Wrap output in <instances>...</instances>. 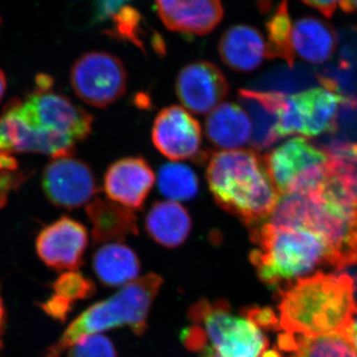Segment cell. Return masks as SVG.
<instances>
[{
  "mask_svg": "<svg viewBox=\"0 0 357 357\" xmlns=\"http://www.w3.org/2000/svg\"><path fill=\"white\" fill-rule=\"evenodd\" d=\"M344 338L357 351V314L354 317V319H352L351 325L349 326V331H347Z\"/></svg>",
  "mask_w": 357,
  "mask_h": 357,
  "instance_id": "obj_32",
  "label": "cell"
},
{
  "mask_svg": "<svg viewBox=\"0 0 357 357\" xmlns=\"http://www.w3.org/2000/svg\"><path fill=\"white\" fill-rule=\"evenodd\" d=\"M206 177L215 203L249 227L266 222L280 198L264 159L255 150L211 155Z\"/></svg>",
  "mask_w": 357,
  "mask_h": 357,
  "instance_id": "obj_5",
  "label": "cell"
},
{
  "mask_svg": "<svg viewBox=\"0 0 357 357\" xmlns=\"http://www.w3.org/2000/svg\"><path fill=\"white\" fill-rule=\"evenodd\" d=\"M267 222L318 232L330 246L335 270L357 263V196L331 170L317 189L282 195Z\"/></svg>",
  "mask_w": 357,
  "mask_h": 357,
  "instance_id": "obj_2",
  "label": "cell"
},
{
  "mask_svg": "<svg viewBox=\"0 0 357 357\" xmlns=\"http://www.w3.org/2000/svg\"><path fill=\"white\" fill-rule=\"evenodd\" d=\"M53 293L48 300L40 304L47 316L57 321H64L74 305L88 299L95 293V284L77 271L63 273L52 285Z\"/></svg>",
  "mask_w": 357,
  "mask_h": 357,
  "instance_id": "obj_24",
  "label": "cell"
},
{
  "mask_svg": "<svg viewBox=\"0 0 357 357\" xmlns=\"http://www.w3.org/2000/svg\"><path fill=\"white\" fill-rule=\"evenodd\" d=\"M70 84L86 105L105 109L126 93L128 73L121 61L112 54L89 52L73 65Z\"/></svg>",
  "mask_w": 357,
  "mask_h": 357,
  "instance_id": "obj_10",
  "label": "cell"
},
{
  "mask_svg": "<svg viewBox=\"0 0 357 357\" xmlns=\"http://www.w3.org/2000/svg\"><path fill=\"white\" fill-rule=\"evenodd\" d=\"M294 337L295 344L291 357H357L354 347L340 335Z\"/></svg>",
  "mask_w": 357,
  "mask_h": 357,
  "instance_id": "obj_27",
  "label": "cell"
},
{
  "mask_svg": "<svg viewBox=\"0 0 357 357\" xmlns=\"http://www.w3.org/2000/svg\"><path fill=\"white\" fill-rule=\"evenodd\" d=\"M91 223L93 243H121L126 237L138 236V220L133 210L110 201L96 198L86 206Z\"/></svg>",
  "mask_w": 357,
  "mask_h": 357,
  "instance_id": "obj_18",
  "label": "cell"
},
{
  "mask_svg": "<svg viewBox=\"0 0 357 357\" xmlns=\"http://www.w3.org/2000/svg\"><path fill=\"white\" fill-rule=\"evenodd\" d=\"M356 290L347 273L319 271L300 279L279 293V330L303 337H344L357 314Z\"/></svg>",
  "mask_w": 357,
  "mask_h": 357,
  "instance_id": "obj_3",
  "label": "cell"
},
{
  "mask_svg": "<svg viewBox=\"0 0 357 357\" xmlns=\"http://www.w3.org/2000/svg\"><path fill=\"white\" fill-rule=\"evenodd\" d=\"M253 248L249 259L260 280L280 293L300 279L333 268L332 251L318 232L269 222L250 227ZM335 269V268H333Z\"/></svg>",
  "mask_w": 357,
  "mask_h": 357,
  "instance_id": "obj_4",
  "label": "cell"
},
{
  "mask_svg": "<svg viewBox=\"0 0 357 357\" xmlns=\"http://www.w3.org/2000/svg\"><path fill=\"white\" fill-rule=\"evenodd\" d=\"M206 137L225 150L241 149L252 137V122L248 112L234 102H222L206 117Z\"/></svg>",
  "mask_w": 357,
  "mask_h": 357,
  "instance_id": "obj_19",
  "label": "cell"
},
{
  "mask_svg": "<svg viewBox=\"0 0 357 357\" xmlns=\"http://www.w3.org/2000/svg\"><path fill=\"white\" fill-rule=\"evenodd\" d=\"M4 326H6V309L0 295V351L2 349V337H3Z\"/></svg>",
  "mask_w": 357,
  "mask_h": 357,
  "instance_id": "obj_33",
  "label": "cell"
},
{
  "mask_svg": "<svg viewBox=\"0 0 357 357\" xmlns=\"http://www.w3.org/2000/svg\"><path fill=\"white\" fill-rule=\"evenodd\" d=\"M274 0H257L258 7L262 13H267L271 8Z\"/></svg>",
  "mask_w": 357,
  "mask_h": 357,
  "instance_id": "obj_36",
  "label": "cell"
},
{
  "mask_svg": "<svg viewBox=\"0 0 357 357\" xmlns=\"http://www.w3.org/2000/svg\"><path fill=\"white\" fill-rule=\"evenodd\" d=\"M160 18L171 31L206 35L223 17L220 0H155Z\"/></svg>",
  "mask_w": 357,
  "mask_h": 357,
  "instance_id": "obj_16",
  "label": "cell"
},
{
  "mask_svg": "<svg viewBox=\"0 0 357 357\" xmlns=\"http://www.w3.org/2000/svg\"><path fill=\"white\" fill-rule=\"evenodd\" d=\"M89 232L74 218L62 217L47 225L36 238L40 259L56 271H77L83 265Z\"/></svg>",
  "mask_w": 357,
  "mask_h": 357,
  "instance_id": "obj_13",
  "label": "cell"
},
{
  "mask_svg": "<svg viewBox=\"0 0 357 357\" xmlns=\"http://www.w3.org/2000/svg\"><path fill=\"white\" fill-rule=\"evenodd\" d=\"M155 174L146 160L128 157L109 167L103 178L105 195L110 201L140 210L153 189Z\"/></svg>",
  "mask_w": 357,
  "mask_h": 357,
  "instance_id": "obj_15",
  "label": "cell"
},
{
  "mask_svg": "<svg viewBox=\"0 0 357 357\" xmlns=\"http://www.w3.org/2000/svg\"><path fill=\"white\" fill-rule=\"evenodd\" d=\"M337 34L332 26L314 17L296 21L292 27V47L295 56L311 64H324L337 48Z\"/></svg>",
  "mask_w": 357,
  "mask_h": 357,
  "instance_id": "obj_22",
  "label": "cell"
},
{
  "mask_svg": "<svg viewBox=\"0 0 357 357\" xmlns=\"http://www.w3.org/2000/svg\"><path fill=\"white\" fill-rule=\"evenodd\" d=\"M25 100L13 98L0 115V150L39 153L51 158L74 154L77 143L89 137L93 117L67 96L51 91L53 81L40 75Z\"/></svg>",
  "mask_w": 357,
  "mask_h": 357,
  "instance_id": "obj_1",
  "label": "cell"
},
{
  "mask_svg": "<svg viewBox=\"0 0 357 357\" xmlns=\"http://www.w3.org/2000/svg\"><path fill=\"white\" fill-rule=\"evenodd\" d=\"M192 225L189 211L178 202H157L145 218L147 234L167 248L182 245L191 234Z\"/></svg>",
  "mask_w": 357,
  "mask_h": 357,
  "instance_id": "obj_21",
  "label": "cell"
},
{
  "mask_svg": "<svg viewBox=\"0 0 357 357\" xmlns=\"http://www.w3.org/2000/svg\"><path fill=\"white\" fill-rule=\"evenodd\" d=\"M18 167H20V164L13 154L6 153L0 150V173L16 172L18 170Z\"/></svg>",
  "mask_w": 357,
  "mask_h": 357,
  "instance_id": "obj_31",
  "label": "cell"
},
{
  "mask_svg": "<svg viewBox=\"0 0 357 357\" xmlns=\"http://www.w3.org/2000/svg\"><path fill=\"white\" fill-rule=\"evenodd\" d=\"M68 357H117L114 344L105 335H86L70 347Z\"/></svg>",
  "mask_w": 357,
  "mask_h": 357,
  "instance_id": "obj_28",
  "label": "cell"
},
{
  "mask_svg": "<svg viewBox=\"0 0 357 357\" xmlns=\"http://www.w3.org/2000/svg\"><path fill=\"white\" fill-rule=\"evenodd\" d=\"M244 109L252 122L251 144L256 149H265L279 140L276 126L285 93L241 89Z\"/></svg>",
  "mask_w": 357,
  "mask_h": 357,
  "instance_id": "obj_20",
  "label": "cell"
},
{
  "mask_svg": "<svg viewBox=\"0 0 357 357\" xmlns=\"http://www.w3.org/2000/svg\"><path fill=\"white\" fill-rule=\"evenodd\" d=\"M349 98L338 93L333 84L323 81V86L285 96L279 114L276 135L279 139L290 135L306 137L335 132L338 109Z\"/></svg>",
  "mask_w": 357,
  "mask_h": 357,
  "instance_id": "obj_9",
  "label": "cell"
},
{
  "mask_svg": "<svg viewBox=\"0 0 357 357\" xmlns=\"http://www.w3.org/2000/svg\"><path fill=\"white\" fill-rule=\"evenodd\" d=\"M227 77L220 68L208 61L185 66L176 79V93L188 112L208 114L229 95Z\"/></svg>",
  "mask_w": 357,
  "mask_h": 357,
  "instance_id": "obj_14",
  "label": "cell"
},
{
  "mask_svg": "<svg viewBox=\"0 0 357 357\" xmlns=\"http://www.w3.org/2000/svg\"><path fill=\"white\" fill-rule=\"evenodd\" d=\"M96 277L107 287H123L137 279L141 266L137 255L126 244H103L93 257Z\"/></svg>",
  "mask_w": 357,
  "mask_h": 357,
  "instance_id": "obj_23",
  "label": "cell"
},
{
  "mask_svg": "<svg viewBox=\"0 0 357 357\" xmlns=\"http://www.w3.org/2000/svg\"><path fill=\"white\" fill-rule=\"evenodd\" d=\"M162 285L163 279L155 273L126 284L112 297L96 303L77 317L44 357H61L82 337L121 326H129L136 335H142Z\"/></svg>",
  "mask_w": 357,
  "mask_h": 357,
  "instance_id": "obj_6",
  "label": "cell"
},
{
  "mask_svg": "<svg viewBox=\"0 0 357 357\" xmlns=\"http://www.w3.org/2000/svg\"><path fill=\"white\" fill-rule=\"evenodd\" d=\"M220 59L236 72L257 69L267 56V45L261 33L248 25L229 28L218 43Z\"/></svg>",
  "mask_w": 357,
  "mask_h": 357,
  "instance_id": "obj_17",
  "label": "cell"
},
{
  "mask_svg": "<svg viewBox=\"0 0 357 357\" xmlns=\"http://www.w3.org/2000/svg\"><path fill=\"white\" fill-rule=\"evenodd\" d=\"M292 27L289 14L288 0H283L267 24L268 58H281L292 67L295 61L292 47Z\"/></svg>",
  "mask_w": 357,
  "mask_h": 357,
  "instance_id": "obj_26",
  "label": "cell"
},
{
  "mask_svg": "<svg viewBox=\"0 0 357 357\" xmlns=\"http://www.w3.org/2000/svg\"><path fill=\"white\" fill-rule=\"evenodd\" d=\"M158 187L161 194L169 201L178 203L190 201L198 195L199 178L190 167L172 162L160 169Z\"/></svg>",
  "mask_w": 357,
  "mask_h": 357,
  "instance_id": "obj_25",
  "label": "cell"
},
{
  "mask_svg": "<svg viewBox=\"0 0 357 357\" xmlns=\"http://www.w3.org/2000/svg\"><path fill=\"white\" fill-rule=\"evenodd\" d=\"M152 141L160 153L173 162L201 158L203 130L185 107L171 105L157 114Z\"/></svg>",
  "mask_w": 357,
  "mask_h": 357,
  "instance_id": "obj_12",
  "label": "cell"
},
{
  "mask_svg": "<svg viewBox=\"0 0 357 357\" xmlns=\"http://www.w3.org/2000/svg\"><path fill=\"white\" fill-rule=\"evenodd\" d=\"M189 318L203 330L204 347L199 357H260L267 349L261 328L232 314L225 301H199L190 309Z\"/></svg>",
  "mask_w": 357,
  "mask_h": 357,
  "instance_id": "obj_7",
  "label": "cell"
},
{
  "mask_svg": "<svg viewBox=\"0 0 357 357\" xmlns=\"http://www.w3.org/2000/svg\"><path fill=\"white\" fill-rule=\"evenodd\" d=\"M302 1L307 6L319 10L326 17H331L335 13L337 7H340L342 0H302Z\"/></svg>",
  "mask_w": 357,
  "mask_h": 357,
  "instance_id": "obj_30",
  "label": "cell"
},
{
  "mask_svg": "<svg viewBox=\"0 0 357 357\" xmlns=\"http://www.w3.org/2000/svg\"><path fill=\"white\" fill-rule=\"evenodd\" d=\"M340 8L344 13H352L357 11V0H342Z\"/></svg>",
  "mask_w": 357,
  "mask_h": 357,
  "instance_id": "obj_34",
  "label": "cell"
},
{
  "mask_svg": "<svg viewBox=\"0 0 357 357\" xmlns=\"http://www.w3.org/2000/svg\"><path fill=\"white\" fill-rule=\"evenodd\" d=\"M6 74H4L3 70L0 69V102H1L2 98L4 96V93H6Z\"/></svg>",
  "mask_w": 357,
  "mask_h": 357,
  "instance_id": "obj_35",
  "label": "cell"
},
{
  "mask_svg": "<svg viewBox=\"0 0 357 357\" xmlns=\"http://www.w3.org/2000/svg\"><path fill=\"white\" fill-rule=\"evenodd\" d=\"M42 188L52 204L66 210L88 206L98 191L91 167L74 154L52 158L42 174Z\"/></svg>",
  "mask_w": 357,
  "mask_h": 357,
  "instance_id": "obj_11",
  "label": "cell"
},
{
  "mask_svg": "<svg viewBox=\"0 0 357 357\" xmlns=\"http://www.w3.org/2000/svg\"><path fill=\"white\" fill-rule=\"evenodd\" d=\"M260 357H282L281 354H279L278 349H266Z\"/></svg>",
  "mask_w": 357,
  "mask_h": 357,
  "instance_id": "obj_37",
  "label": "cell"
},
{
  "mask_svg": "<svg viewBox=\"0 0 357 357\" xmlns=\"http://www.w3.org/2000/svg\"><path fill=\"white\" fill-rule=\"evenodd\" d=\"M263 159L280 196L312 191L330 174L328 152L300 136L282 143Z\"/></svg>",
  "mask_w": 357,
  "mask_h": 357,
  "instance_id": "obj_8",
  "label": "cell"
},
{
  "mask_svg": "<svg viewBox=\"0 0 357 357\" xmlns=\"http://www.w3.org/2000/svg\"><path fill=\"white\" fill-rule=\"evenodd\" d=\"M243 317L259 328L279 330V318L269 307H248L243 311Z\"/></svg>",
  "mask_w": 357,
  "mask_h": 357,
  "instance_id": "obj_29",
  "label": "cell"
}]
</instances>
